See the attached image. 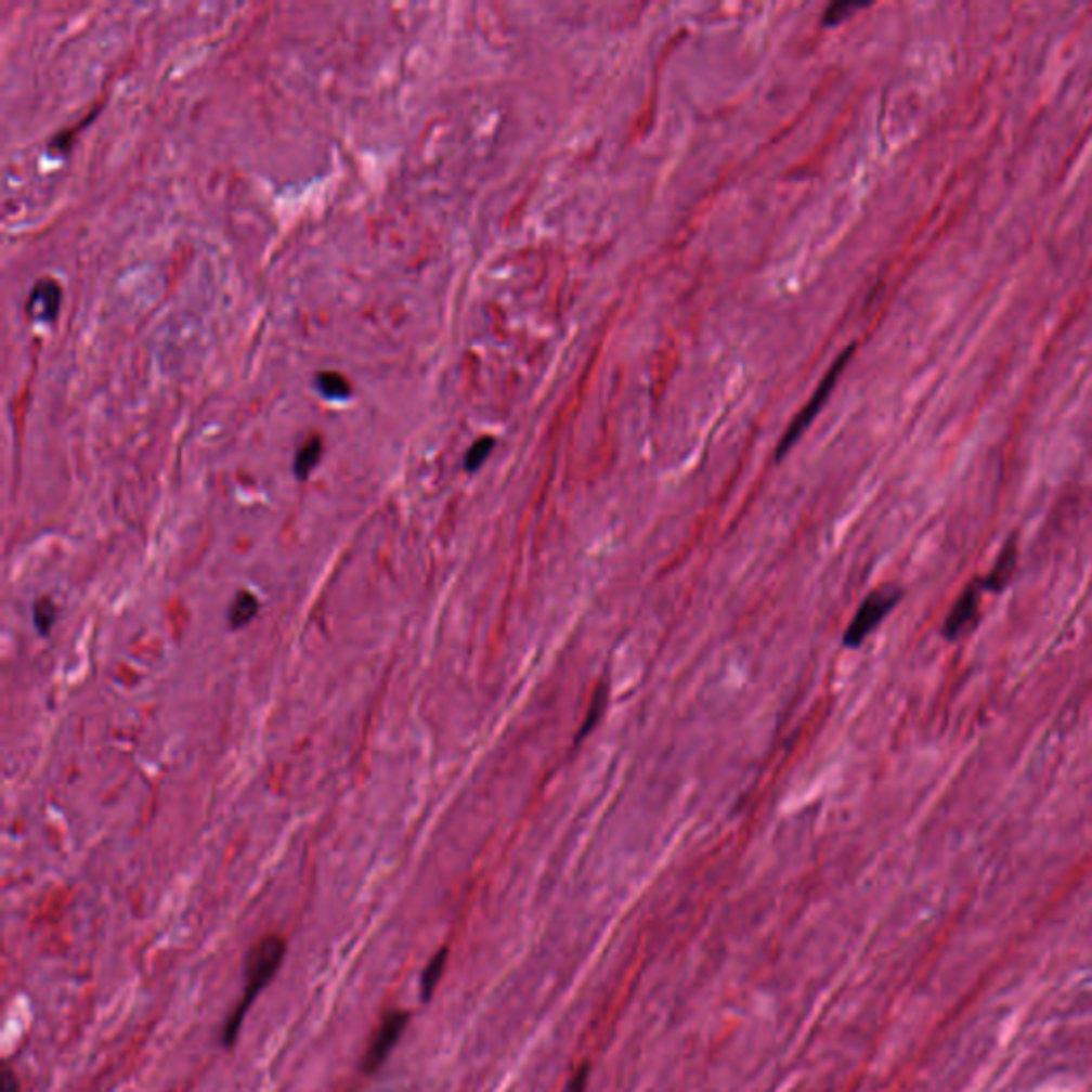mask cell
<instances>
[{"label": "cell", "instance_id": "6da1fadb", "mask_svg": "<svg viewBox=\"0 0 1092 1092\" xmlns=\"http://www.w3.org/2000/svg\"><path fill=\"white\" fill-rule=\"evenodd\" d=\"M284 954H286V941L280 935L263 937L248 952V958H246V988H244V997L237 1003V1007L231 1014V1018L224 1024V1030H222V1037H220V1043L224 1048H233L235 1045V1041H237V1037L242 1032V1024L246 1020V1014L250 1012V1007L257 1001V997L270 986V981L275 977V973L280 971V966L284 962Z\"/></svg>", "mask_w": 1092, "mask_h": 1092}, {"label": "cell", "instance_id": "7a4b0ae2", "mask_svg": "<svg viewBox=\"0 0 1092 1092\" xmlns=\"http://www.w3.org/2000/svg\"><path fill=\"white\" fill-rule=\"evenodd\" d=\"M902 598V592L898 587H880L875 589L854 614L845 636L843 645L845 647H860L871 632L877 629V625L892 613V609L898 604Z\"/></svg>", "mask_w": 1092, "mask_h": 1092}, {"label": "cell", "instance_id": "3957f363", "mask_svg": "<svg viewBox=\"0 0 1092 1092\" xmlns=\"http://www.w3.org/2000/svg\"><path fill=\"white\" fill-rule=\"evenodd\" d=\"M408 1023L410 1014L408 1012H404V1010H391L378 1023V1026L372 1032V1037H369L365 1054H363V1063H361L363 1074H367V1076L376 1074L387 1063L389 1054L393 1052V1048L402 1039V1035H404Z\"/></svg>", "mask_w": 1092, "mask_h": 1092}, {"label": "cell", "instance_id": "277c9868", "mask_svg": "<svg viewBox=\"0 0 1092 1092\" xmlns=\"http://www.w3.org/2000/svg\"><path fill=\"white\" fill-rule=\"evenodd\" d=\"M851 350H854V348H849L845 354H841V356H838V361L832 365V369H830V372L826 374V378L821 380L818 391L814 393V400H811V402L803 408V412L796 416V420L790 425L788 433L783 435V440H781V444H779V448H777V459H781V457H783V455H785V453H788V451H790V448L798 442V438L805 433V429L811 425V420L816 418V414H818L819 408L823 406L826 398L830 395V391H832V387H834V382H836V378H838L841 369L847 365Z\"/></svg>", "mask_w": 1092, "mask_h": 1092}, {"label": "cell", "instance_id": "5b68a950", "mask_svg": "<svg viewBox=\"0 0 1092 1092\" xmlns=\"http://www.w3.org/2000/svg\"><path fill=\"white\" fill-rule=\"evenodd\" d=\"M979 592H981V583L968 585L962 592V596L955 600L952 611L946 619V625H944V636L948 640H958L962 634H966L975 625L977 611H979Z\"/></svg>", "mask_w": 1092, "mask_h": 1092}, {"label": "cell", "instance_id": "8992f818", "mask_svg": "<svg viewBox=\"0 0 1092 1092\" xmlns=\"http://www.w3.org/2000/svg\"><path fill=\"white\" fill-rule=\"evenodd\" d=\"M58 306H61V286L56 280H50V277H43L35 284L30 297H28V303H26V312L32 321H54L56 314H58Z\"/></svg>", "mask_w": 1092, "mask_h": 1092}, {"label": "cell", "instance_id": "52a82bcc", "mask_svg": "<svg viewBox=\"0 0 1092 1092\" xmlns=\"http://www.w3.org/2000/svg\"><path fill=\"white\" fill-rule=\"evenodd\" d=\"M1016 561H1018V546H1016V541H1010L1001 550L999 559L994 561L990 574L981 581V589L1003 592L1016 572Z\"/></svg>", "mask_w": 1092, "mask_h": 1092}, {"label": "cell", "instance_id": "ba28073f", "mask_svg": "<svg viewBox=\"0 0 1092 1092\" xmlns=\"http://www.w3.org/2000/svg\"><path fill=\"white\" fill-rule=\"evenodd\" d=\"M607 706H609V685L607 682H600L592 696V702H589V708H587V715L581 724V732L576 734V743H581L587 734L594 732V728L602 722L604 713H607Z\"/></svg>", "mask_w": 1092, "mask_h": 1092}, {"label": "cell", "instance_id": "9c48e42d", "mask_svg": "<svg viewBox=\"0 0 1092 1092\" xmlns=\"http://www.w3.org/2000/svg\"><path fill=\"white\" fill-rule=\"evenodd\" d=\"M323 457V438L318 433H314L310 440L303 442V446L299 448L297 457H295V474L299 480H306V478L312 474V470L318 466Z\"/></svg>", "mask_w": 1092, "mask_h": 1092}, {"label": "cell", "instance_id": "30bf717a", "mask_svg": "<svg viewBox=\"0 0 1092 1092\" xmlns=\"http://www.w3.org/2000/svg\"><path fill=\"white\" fill-rule=\"evenodd\" d=\"M446 962H448V948H442L438 954L433 955L425 971H422V977H420V999L422 1001H429L444 975V968H446Z\"/></svg>", "mask_w": 1092, "mask_h": 1092}, {"label": "cell", "instance_id": "8fae6325", "mask_svg": "<svg viewBox=\"0 0 1092 1092\" xmlns=\"http://www.w3.org/2000/svg\"><path fill=\"white\" fill-rule=\"evenodd\" d=\"M259 600L255 594L250 592H242L237 594L231 611H229V621H231V627L237 629V627H246L257 614H259Z\"/></svg>", "mask_w": 1092, "mask_h": 1092}, {"label": "cell", "instance_id": "7c38bea8", "mask_svg": "<svg viewBox=\"0 0 1092 1092\" xmlns=\"http://www.w3.org/2000/svg\"><path fill=\"white\" fill-rule=\"evenodd\" d=\"M316 387L327 400H346L352 393L348 378L340 372H318Z\"/></svg>", "mask_w": 1092, "mask_h": 1092}, {"label": "cell", "instance_id": "4fadbf2b", "mask_svg": "<svg viewBox=\"0 0 1092 1092\" xmlns=\"http://www.w3.org/2000/svg\"><path fill=\"white\" fill-rule=\"evenodd\" d=\"M32 619H35V627L39 629V634L48 636L52 625L56 623V604L50 598H41L32 609Z\"/></svg>", "mask_w": 1092, "mask_h": 1092}, {"label": "cell", "instance_id": "5bb4252c", "mask_svg": "<svg viewBox=\"0 0 1092 1092\" xmlns=\"http://www.w3.org/2000/svg\"><path fill=\"white\" fill-rule=\"evenodd\" d=\"M493 446H495L493 438H480L478 442H474V446L466 455V470L477 472L478 468L486 461V457L491 455Z\"/></svg>", "mask_w": 1092, "mask_h": 1092}, {"label": "cell", "instance_id": "9a60e30c", "mask_svg": "<svg viewBox=\"0 0 1092 1092\" xmlns=\"http://www.w3.org/2000/svg\"><path fill=\"white\" fill-rule=\"evenodd\" d=\"M860 6H862V4H851V2H836V4H832V6H830V9L826 11V24H836V22H841V20H843V17H845L847 13H851V11L860 9Z\"/></svg>", "mask_w": 1092, "mask_h": 1092}, {"label": "cell", "instance_id": "2e32d148", "mask_svg": "<svg viewBox=\"0 0 1092 1092\" xmlns=\"http://www.w3.org/2000/svg\"><path fill=\"white\" fill-rule=\"evenodd\" d=\"M587 1091V1067H581L568 1082L566 1087V1092H585Z\"/></svg>", "mask_w": 1092, "mask_h": 1092}, {"label": "cell", "instance_id": "e0dca14e", "mask_svg": "<svg viewBox=\"0 0 1092 1092\" xmlns=\"http://www.w3.org/2000/svg\"><path fill=\"white\" fill-rule=\"evenodd\" d=\"M0 1092H20L17 1076L9 1069V1065H6V1067H4V1071H2V1087H0Z\"/></svg>", "mask_w": 1092, "mask_h": 1092}]
</instances>
